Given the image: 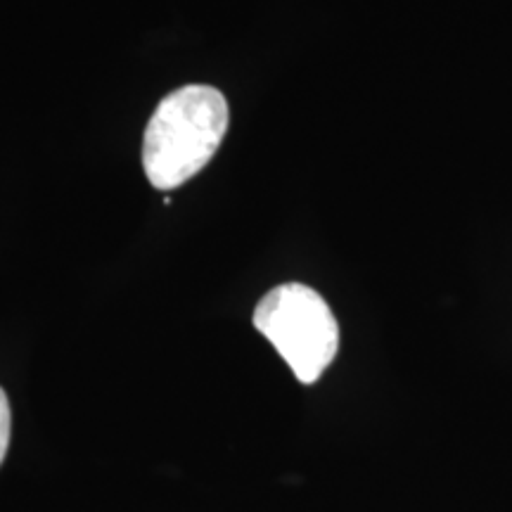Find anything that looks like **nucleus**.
<instances>
[{"instance_id":"f03ea898","label":"nucleus","mask_w":512,"mask_h":512,"mask_svg":"<svg viewBox=\"0 0 512 512\" xmlns=\"http://www.w3.org/2000/svg\"><path fill=\"white\" fill-rule=\"evenodd\" d=\"M254 328L285 358L302 384L320 380L339 351V325L332 309L309 285L273 287L256 304Z\"/></svg>"},{"instance_id":"f257e3e1","label":"nucleus","mask_w":512,"mask_h":512,"mask_svg":"<svg viewBox=\"0 0 512 512\" xmlns=\"http://www.w3.org/2000/svg\"><path fill=\"white\" fill-rule=\"evenodd\" d=\"M228 100L219 88H176L159 102L143 138V169L157 190H174L197 176L228 131Z\"/></svg>"},{"instance_id":"7ed1b4c3","label":"nucleus","mask_w":512,"mask_h":512,"mask_svg":"<svg viewBox=\"0 0 512 512\" xmlns=\"http://www.w3.org/2000/svg\"><path fill=\"white\" fill-rule=\"evenodd\" d=\"M10 432H12V413H10V401L8 394L0 387V465H3L5 453L10 446Z\"/></svg>"}]
</instances>
